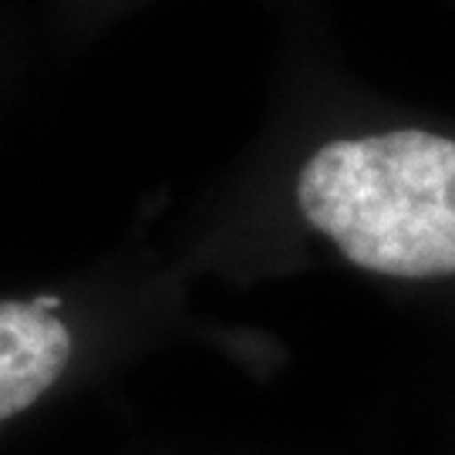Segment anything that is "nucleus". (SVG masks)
<instances>
[{"label":"nucleus","mask_w":455,"mask_h":455,"mask_svg":"<svg viewBox=\"0 0 455 455\" xmlns=\"http://www.w3.org/2000/svg\"><path fill=\"white\" fill-rule=\"evenodd\" d=\"M34 300H37V304H41L44 310H58V307H61V297H34Z\"/></svg>","instance_id":"3"},{"label":"nucleus","mask_w":455,"mask_h":455,"mask_svg":"<svg viewBox=\"0 0 455 455\" xmlns=\"http://www.w3.org/2000/svg\"><path fill=\"white\" fill-rule=\"evenodd\" d=\"M71 331L37 300L0 304V422L14 419L65 374Z\"/></svg>","instance_id":"2"},{"label":"nucleus","mask_w":455,"mask_h":455,"mask_svg":"<svg viewBox=\"0 0 455 455\" xmlns=\"http://www.w3.org/2000/svg\"><path fill=\"white\" fill-rule=\"evenodd\" d=\"M297 206L361 270L455 274L452 139L402 129L327 142L300 169Z\"/></svg>","instance_id":"1"}]
</instances>
